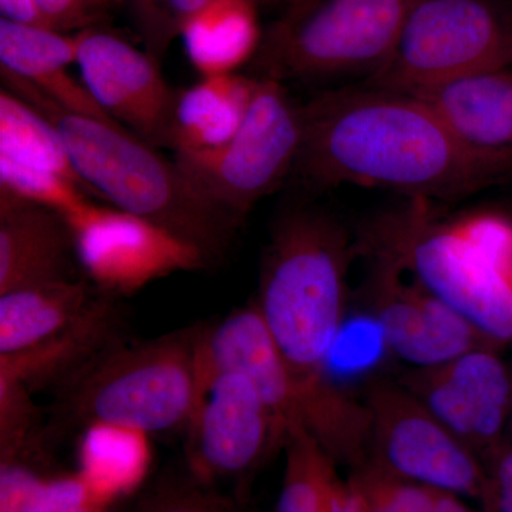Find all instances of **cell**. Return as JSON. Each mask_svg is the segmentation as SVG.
I'll list each match as a JSON object with an SVG mask.
<instances>
[{"label": "cell", "instance_id": "6da1fadb", "mask_svg": "<svg viewBox=\"0 0 512 512\" xmlns=\"http://www.w3.org/2000/svg\"><path fill=\"white\" fill-rule=\"evenodd\" d=\"M301 119L293 173L313 187L359 185L413 200H454L512 173V151L468 146L412 94L329 90L301 106Z\"/></svg>", "mask_w": 512, "mask_h": 512}, {"label": "cell", "instance_id": "7a4b0ae2", "mask_svg": "<svg viewBox=\"0 0 512 512\" xmlns=\"http://www.w3.org/2000/svg\"><path fill=\"white\" fill-rule=\"evenodd\" d=\"M2 79L55 126L94 195L183 239L208 265L220 261L238 222L208 201L175 160H165L120 124L64 110L22 77L2 70Z\"/></svg>", "mask_w": 512, "mask_h": 512}, {"label": "cell", "instance_id": "3957f363", "mask_svg": "<svg viewBox=\"0 0 512 512\" xmlns=\"http://www.w3.org/2000/svg\"><path fill=\"white\" fill-rule=\"evenodd\" d=\"M348 237L329 215L301 208L272 231L256 308L291 367L309 420L335 384L325 362L343 323Z\"/></svg>", "mask_w": 512, "mask_h": 512}, {"label": "cell", "instance_id": "277c9868", "mask_svg": "<svg viewBox=\"0 0 512 512\" xmlns=\"http://www.w3.org/2000/svg\"><path fill=\"white\" fill-rule=\"evenodd\" d=\"M416 0H305L262 35L258 79L315 82L373 74L389 62Z\"/></svg>", "mask_w": 512, "mask_h": 512}, {"label": "cell", "instance_id": "5b68a950", "mask_svg": "<svg viewBox=\"0 0 512 512\" xmlns=\"http://www.w3.org/2000/svg\"><path fill=\"white\" fill-rule=\"evenodd\" d=\"M198 330L171 333L97 357L73 380L69 410L87 424H120L147 434L187 427L197 402Z\"/></svg>", "mask_w": 512, "mask_h": 512}, {"label": "cell", "instance_id": "8992f818", "mask_svg": "<svg viewBox=\"0 0 512 512\" xmlns=\"http://www.w3.org/2000/svg\"><path fill=\"white\" fill-rule=\"evenodd\" d=\"M512 66V12L498 0H416L389 62L367 80L414 94Z\"/></svg>", "mask_w": 512, "mask_h": 512}, {"label": "cell", "instance_id": "52a82bcc", "mask_svg": "<svg viewBox=\"0 0 512 512\" xmlns=\"http://www.w3.org/2000/svg\"><path fill=\"white\" fill-rule=\"evenodd\" d=\"M255 79L247 117L227 144L175 154L194 187L238 224L292 173L302 140L301 106L284 83Z\"/></svg>", "mask_w": 512, "mask_h": 512}, {"label": "cell", "instance_id": "ba28073f", "mask_svg": "<svg viewBox=\"0 0 512 512\" xmlns=\"http://www.w3.org/2000/svg\"><path fill=\"white\" fill-rule=\"evenodd\" d=\"M372 417L369 464L409 483L468 497L493 512L490 473L463 440L400 387L380 383L370 389Z\"/></svg>", "mask_w": 512, "mask_h": 512}, {"label": "cell", "instance_id": "9c48e42d", "mask_svg": "<svg viewBox=\"0 0 512 512\" xmlns=\"http://www.w3.org/2000/svg\"><path fill=\"white\" fill-rule=\"evenodd\" d=\"M429 201L413 200L393 225L396 256L431 295L483 336L512 340V284L474 252L453 227L429 220Z\"/></svg>", "mask_w": 512, "mask_h": 512}, {"label": "cell", "instance_id": "30bf717a", "mask_svg": "<svg viewBox=\"0 0 512 512\" xmlns=\"http://www.w3.org/2000/svg\"><path fill=\"white\" fill-rule=\"evenodd\" d=\"M84 275L110 296L208 266L197 248L130 212L92 205L67 220Z\"/></svg>", "mask_w": 512, "mask_h": 512}, {"label": "cell", "instance_id": "8fae6325", "mask_svg": "<svg viewBox=\"0 0 512 512\" xmlns=\"http://www.w3.org/2000/svg\"><path fill=\"white\" fill-rule=\"evenodd\" d=\"M187 430L188 474L208 487L245 480L282 444L261 394L238 373H220L198 387Z\"/></svg>", "mask_w": 512, "mask_h": 512}, {"label": "cell", "instance_id": "7c38bea8", "mask_svg": "<svg viewBox=\"0 0 512 512\" xmlns=\"http://www.w3.org/2000/svg\"><path fill=\"white\" fill-rule=\"evenodd\" d=\"M76 37V64L104 113L153 147H170L177 93L156 57L121 37L84 29Z\"/></svg>", "mask_w": 512, "mask_h": 512}, {"label": "cell", "instance_id": "4fadbf2b", "mask_svg": "<svg viewBox=\"0 0 512 512\" xmlns=\"http://www.w3.org/2000/svg\"><path fill=\"white\" fill-rule=\"evenodd\" d=\"M198 387L220 373L247 377L271 412L284 446L286 433L305 424L303 394L258 308L232 312L198 330L195 346Z\"/></svg>", "mask_w": 512, "mask_h": 512}, {"label": "cell", "instance_id": "5bb4252c", "mask_svg": "<svg viewBox=\"0 0 512 512\" xmlns=\"http://www.w3.org/2000/svg\"><path fill=\"white\" fill-rule=\"evenodd\" d=\"M412 393L468 447L488 446L500 436L512 402L503 363L471 350L446 365L423 369Z\"/></svg>", "mask_w": 512, "mask_h": 512}, {"label": "cell", "instance_id": "9a60e30c", "mask_svg": "<svg viewBox=\"0 0 512 512\" xmlns=\"http://www.w3.org/2000/svg\"><path fill=\"white\" fill-rule=\"evenodd\" d=\"M382 289L377 320L390 352L421 369L446 365L478 349L480 332L460 313L420 288H403L396 266L380 269Z\"/></svg>", "mask_w": 512, "mask_h": 512}, {"label": "cell", "instance_id": "2e32d148", "mask_svg": "<svg viewBox=\"0 0 512 512\" xmlns=\"http://www.w3.org/2000/svg\"><path fill=\"white\" fill-rule=\"evenodd\" d=\"M72 232L62 215L0 195V295L80 281Z\"/></svg>", "mask_w": 512, "mask_h": 512}, {"label": "cell", "instance_id": "e0dca14e", "mask_svg": "<svg viewBox=\"0 0 512 512\" xmlns=\"http://www.w3.org/2000/svg\"><path fill=\"white\" fill-rule=\"evenodd\" d=\"M0 63L2 70L33 84L64 110L116 123L69 72L70 64L76 63V37L2 18Z\"/></svg>", "mask_w": 512, "mask_h": 512}, {"label": "cell", "instance_id": "ac0fdd59", "mask_svg": "<svg viewBox=\"0 0 512 512\" xmlns=\"http://www.w3.org/2000/svg\"><path fill=\"white\" fill-rule=\"evenodd\" d=\"M107 293L84 279L32 286L0 295V356L40 348L76 328Z\"/></svg>", "mask_w": 512, "mask_h": 512}, {"label": "cell", "instance_id": "d6986e66", "mask_svg": "<svg viewBox=\"0 0 512 512\" xmlns=\"http://www.w3.org/2000/svg\"><path fill=\"white\" fill-rule=\"evenodd\" d=\"M461 141L487 151H512V66L473 74L414 93Z\"/></svg>", "mask_w": 512, "mask_h": 512}, {"label": "cell", "instance_id": "ffe728a7", "mask_svg": "<svg viewBox=\"0 0 512 512\" xmlns=\"http://www.w3.org/2000/svg\"><path fill=\"white\" fill-rule=\"evenodd\" d=\"M255 83V77L221 74L178 92L168 148L190 154L227 144L247 117Z\"/></svg>", "mask_w": 512, "mask_h": 512}, {"label": "cell", "instance_id": "44dd1931", "mask_svg": "<svg viewBox=\"0 0 512 512\" xmlns=\"http://www.w3.org/2000/svg\"><path fill=\"white\" fill-rule=\"evenodd\" d=\"M181 39L202 77L234 73L261 45L256 0H208L185 22Z\"/></svg>", "mask_w": 512, "mask_h": 512}, {"label": "cell", "instance_id": "7402d4cb", "mask_svg": "<svg viewBox=\"0 0 512 512\" xmlns=\"http://www.w3.org/2000/svg\"><path fill=\"white\" fill-rule=\"evenodd\" d=\"M148 437L133 427L103 421L84 426L77 474L100 503L110 508L143 483L151 466Z\"/></svg>", "mask_w": 512, "mask_h": 512}, {"label": "cell", "instance_id": "603a6c76", "mask_svg": "<svg viewBox=\"0 0 512 512\" xmlns=\"http://www.w3.org/2000/svg\"><path fill=\"white\" fill-rule=\"evenodd\" d=\"M285 473L276 512H345L352 487L306 427L286 433Z\"/></svg>", "mask_w": 512, "mask_h": 512}, {"label": "cell", "instance_id": "cb8c5ba5", "mask_svg": "<svg viewBox=\"0 0 512 512\" xmlns=\"http://www.w3.org/2000/svg\"><path fill=\"white\" fill-rule=\"evenodd\" d=\"M0 157L55 173L93 194L77 174L55 126L6 87L0 92Z\"/></svg>", "mask_w": 512, "mask_h": 512}, {"label": "cell", "instance_id": "d4e9b609", "mask_svg": "<svg viewBox=\"0 0 512 512\" xmlns=\"http://www.w3.org/2000/svg\"><path fill=\"white\" fill-rule=\"evenodd\" d=\"M349 483L369 512H480L468 507L456 494L400 480L373 464L353 471Z\"/></svg>", "mask_w": 512, "mask_h": 512}, {"label": "cell", "instance_id": "484cf974", "mask_svg": "<svg viewBox=\"0 0 512 512\" xmlns=\"http://www.w3.org/2000/svg\"><path fill=\"white\" fill-rule=\"evenodd\" d=\"M0 195L42 205L66 221L93 204L89 192L72 181L5 157H0Z\"/></svg>", "mask_w": 512, "mask_h": 512}, {"label": "cell", "instance_id": "4316f807", "mask_svg": "<svg viewBox=\"0 0 512 512\" xmlns=\"http://www.w3.org/2000/svg\"><path fill=\"white\" fill-rule=\"evenodd\" d=\"M79 474H29L6 497L3 512H109Z\"/></svg>", "mask_w": 512, "mask_h": 512}, {"label": "cell", "instance_id": "83f0119b", "mask_svg": "<svg viewBox=\"0 0 512 512\" xmlns=\"http://www.w3.org/2000/svg\"><path fill=\"white\" fill-rule=\"evenodd\" d=\"M389 350L377 318L357 316L343 320L325 362V377L338 386V380L369 372L379 365Z\"/></svg>", "mask_w": 512, "mask_h": 512}, {"label": "cell", "instance_id": "f1b7e54d", "mask_svg": "<svg viewBox=\"0 0 512 512\" xmlns=\"http://www.w3.org/2000/svg\"><path fill=\"white\" fill-rule=\"evenodd\" d=\"M134 512H238L214 488L194 477L167 478L151 488Z\"/></svg>", "mask_w": 512, "mask_h": 512}, {"label": "cell", "instance_id": "f546056e", "mask_svg": "<svg viewBox=\"0 0 512 512\" xmlns=\"http://www.w3.org/2000/svg\"><path fill=\"white\" fill-rule=\"evenodd\" d=\"M208 0H133L138 26L148 53L157 57L167 52L175 36H181L185 22Z\"/></svg>", "mask_w": 512, "mask_h": 512}, {"label": "cell", "instance_id": "4dcf8cb0", "mask_svg": "<svg viewBox=\"0 0 512 512\" xmlns=\"http://www.w3.org/2000/svg\"><path fill=\"white\" fill-rule=\"evenodd\" d=\"M480 258L512 284V222L495 214L473 215L451 225Z\"/></svg>", "mask_w": 512, "mask_h": 512}, {"label": "cell", "instance_id": "1f68e13d", "mask_svg": "<svg viewBox=\"0 0 512 512\" xmlns=\"http://www.w3.org/2000/svg\"><path fill=\"white\" fill-rule=\"evenodd\" d=\"M36 3L50 28L59 32L89 23V0H36Z\"/></svg>", "mask_w": 512, "mask_h": 512}, {"label": "cell", "instance_id": "d6a6232c", "mask_svg": "<svg viewBox=\"0 0 512 512\" xmlns=\"http://www.w3.org/2000/svg\"><path fill=\"white\" fill-rule=\"evenodd\" d=\"M488 473L493 485V512H512V447L497 456Z\"/></svg>", "mask_w": 512, "mask_h": 512}, {"label": "cell", "instance_id": "836d02e7", "mask_svg": "<svg viewBox=\"0 0 512 512\" xmlns=\"http://www.w3.org/2000/svg\"><path fill=\"white\" fill-rule=\"evenodd\" d=\"M0 10H2V18L10 22L50 28L36 0H0Z\"/></svg>", "mask_w": 512, "mask_h": 512}, {"label": "cell", "instance_id": "e575fe53", "mask_svg": "<svg viewBox=\"0 0 512 512\" xmlns=\"http://www.w3.org/2000/svg\"><path fill=\"white\" fill-rule=\"evenodd\" d=\"M268 2L279 3V5H284L285 8H289V6L296 5V3L305 2V0H268Z\"/></svg>", "mask_w": 512, "mask_h": 512}, {"label": "cell", "instance_id": "d590c367", "mask_svg": "<svg viewBox=\"0 0 512 512\" xmlns=\"http://www.w3.org/2000/svg\"><path fill=\"white\" fill-rule=\"evenodd\" d=\"M89 2H92V0H89Z\"/></svg>", "mask_w": 512, "mask_h": 512}]
</instances>
